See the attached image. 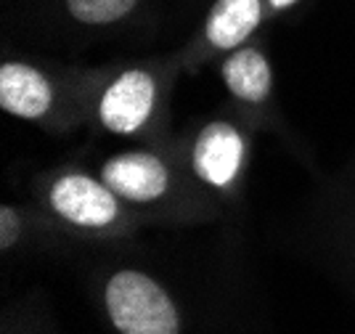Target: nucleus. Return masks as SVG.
I'll return each instance as SVG.
<instances>
[{
    "label": "nucleus",
    "mask_w": 355,
    "mask_h": 334,
    "mask_svg": "<svg viewBox=\"0 0 355 334\" xmlns=\"http://www.w3.org/2000/svg\"><path fill=\"white\" fill-rule=\"evenodd\" d=\"M178 69V56L101 69L90 101V117L101 131L112 135H146L162 119L167 93Z\"/></svg>",
    "instance_id": "f257e3e1"
},
{
    "label": "nucleus",
    "mask_w": 355,
    "mask_h": 334,
    "mask_svg": "<svg viewBox=\"0 0 355 334\" xmlns=\"http://www.w3.org/2000/svg\"><path fill=\"white\" fill-rule=\"evenodd\" d=\"M101 69H51L24 58L0 64V106L27 122L72 125L90 112L93 90Z\"/></svg>",
    "instance_id": "f03ea898"
},
{
    "label": "nucleus",
    "mask_w": 355,
    "mask_h": 334,
    "mask_svg": "<svg viewBox=\"0 0 355 334\" xmlns=\"http://www.w3.org/2000/svg\"><path fill=\"white\" fill-rule=\"evenodd\" d=\"M101 178L130 210L186 207L191 212L202 207L199 191L189 186V181H193L191 175L180 173L175 162L157 149H130L112 154L101 165Z\"/></svg>",
    "instance_id": "7ed1b4c3"
},
{
    "label": "nucleus",
    "mask_w": 355,
    "mask_h": 334,
    "mask_svg": "<svg viewBox=\"0 0 355 334\" xmlns=\"http://www.w3.org/2000/svg\"><path fill=\"white\" fill-rule=\"evenodd\" d=\"M43 202L61 226L90 236L128 233L133 228V210L119 199L104 178L85 170H59L48 178Z\"/></svg>",
    "instance_id": "20e7f679"
},
{
    "label": "nucleus",
    "mask_w": 355,
    "mask_h": 334,
    "mask_svg": "<svg viewBox=\"0 0 355 334\" xmlns=\"http://www.w3.org/2000/svg\"><path fill=\"white\" fill-rule=\"evenodd\" d=\"M247 162L250 135L228 117L205 122L191 135L186 149V173L191 175L202 191H209L223 199L236 197L247 173Z\"/></svg>",
    "instance_id": "39448f33"
},
{
    "label": "nucleus",
    "mask_w": 355,
    "mask_h": 334,
    "mask_svg": "<svg viewBox=\"0 0 355 334\" xmlns=\"http://www.w3.org/2000/svg\"><path fill=\"white\" fill-rule=\"evenodd\" d=\"M104 308L119 334H180L173 297L144 271L122 268L106 278Z\"/></svg>",
    "instance_id": "423d86ee"
},
{
    "label": "nucleus",
    "mask_w": 355,
    "mask_h": 334,
    "mask_svg": "<svg viewBox=\"0 0 355 334\" xmlns=\"http://www.w3.org/2000/svg\"><path fill=\"white\" fill-rule=\"evenodd\" d=\"M263 24H268L266 0H215L191 43L178 53L180 69H193L209 58L236 51L239 45L257 37Z\"/></svg>",
    "instance_id": "0eeeda50"
},
{
    "label": "nucleus",
    "mask_w": 355,
    "mask_h": 334,
    "mask_svg": "<svg viewBox=\"0 0 355 334\" xmlns=\"http://www.w3.org/2000/svg\"><path fill=\"white\" fill-rule=\"evenodd\" d=\"M218 72L231 99L247 109H266L273 96V64L257 37L220 56Z\"/></svg>",
    "instance_id": "6e6552de"
},
{
    "label": "nucleus",
    "mask_w": 355,
    "mask_h": 334,
    "mask_svg": "<svg viewBox=\"0 0 355 334\" xmlns=\"http://www.w3.org/2000/svg\"><path fill=\"white\" fill-rule=\"evenodd\" d=\"M64 16L77 27H122L144 11L146 0H59Z\"/></svg>",
    "instance_id": "1a4fd4ad"
},
{
    "label": "nucleus",
    "mask_w": 355,
    "mask_h": 334,
    "mask_svg": "<svg viewBox=\"0 0 355 334\" xmlns=\"http://www.w3.org/2000/svg\"><path fill=\"white\" fill-rule=\"evenodd\" d=\"M24 236V212L19 207L3 204L0 207V249H14Z\"/></svg>",
    "instance_id": "9d476101"
},
{
    "label": "nucleus",
    "mask_w": 355,
    "mask_h": 334,
    "mask_svg": "<svg viewBox=\"0 0 355 334\" xmlns=\"http://www.w3.org/2000/svg\"><path fill=\"white\" fill-rule=\"evenodd\" d=\"M300 3H302V0H266L268 22H273V19H279V16L286 14V11H292Z\"/></svg>",
    "instance_id": "9b49d317"
}]
</instances>
